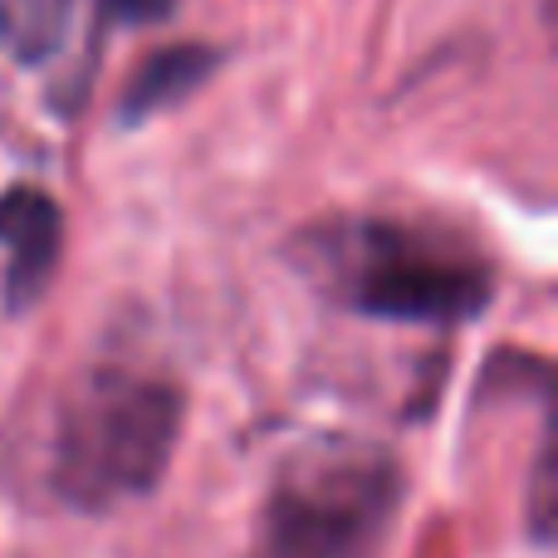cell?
Returning <instances> with one entry per match:
<instances>
[{"mask_svg":"<svg viewBox=\"0 0 558 558\" xmlns=\"http://www.w3.org/2000/svg\"><path fill=\"white\" fill-rule=\"evenodd\" d=\"M186 422V392L133 367H88L45 422V490L74 514H108L162 485Z\"/></svg>","mask_w":558,"mask_h":558,"instance_id":"6da1fadb","label":"cell"},{"mask_svg":"<svg viewBox=\"0 0 558 558\" xmlns=\"http://www.w3.org/2000/svg\"><path fill=\"white\" fill-rule=\"evenodd\" d=\"M299 260L324 294L387 324H471L495 299V275L481 255L397 221L314 226L299 245Z\"/></svg>","mask_w":558,"mask_h":558,"instance_id":"7a4b0ae2","label":"cell"},{"mask_svg":"<svg viewBox=\"0 0 558 558\" xmlns=\"http://www.w3.org/2000/svg\"><path fill=\"white\" fill-rule=\"evenodd\" d=\"M407 485L387 446L324 436L275 471L260 558H383Z\"/></svg>","mask_w":558,"mask_h":558,"instance_id":"3957f363","label":"cell"},{"mask_svg":"<svg viewBox=\"0 0 558 558\" xmlns=\"http://www.w3.org/2000/svg\"><path fill=\"white\" fill-rule=\"evenodd\" d=\"M64 245V211L39 186H10L0 192V251H5V279H0V308L20 318L45 299L49 279Z\"/></svg>","mask_w":558,"mask_h":558,"instance_id":"277c9868","label":"cell"},{"mask_svg":"<svg viewBox=\"0 0 558 558\" xmlns=\"http://www.w3.org/2000/svg\"><path fill=\"white\" fill-rule=\"evenodd\" d=\"M221 64V54L206 45H167V49H153V54L137 64L133 84L123 88V104H118V123L137 128L147 123L153 113H162V108L182 104L186 94H196V88L211 78V69Z\"/></svg>","mask_w":558,"mask_h":558,"instance_id":"5b68a950","label":"cell"},{"mask_svg":"<svg viewBox=\"0 0 558 558\" xmlns=\"http://www.w3.org/2000/svg\"><path fill=\"white\" fill-rule=\"evenodd\" d=\"M74 20V0H0V49L35 69L59 54Z\"/></svg>","mask_w":558,"mask_h":558,"instance_id":"8992f818","label":"cell"},{"mask_svg":"<svg viewBox=\"0 0 558 558\" xmlns=\"http://www.w3.org/2000/svg\"><path fill=\"white\" fill-rule=\"evenodd\" d=\"M177 10V0H98V35L108 25H157Z\"/></svg>","mask_w":558,"mask_h":558,"instance_id":"52a82bcc","label":"cell"}]
</instances>
